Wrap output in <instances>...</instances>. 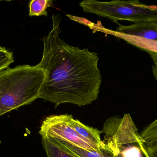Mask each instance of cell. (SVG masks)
I'll use <instances>...</instances> for the list:
<instances>
[{"label": "cell", "instance_id": "obj_1", "mask_svg": "<svg viewBox=\"0 0 157 157\" xmlns=\"http://www.w3.org/2000/svg\"><path fill=\"white\" fill-rule=\"evenodd\" d=\"M52 28L42 39L43 53L38 65L45 72L40 98L79 107L98 99L101 84L98 54L71 46L60 37V14L52 16Z\"/></svg>", "mask_w": 157, "mask_h": 157}, {"label": "cell", "instance_id": "obj_2", "mask_svg": "<svg viewBox=\"0 0 157 157\" xmlns=\"http://www.w3.org/2000/svg\"><path fill=\"white\" fill-rule=\"evenodd\" d=\"M45 79L38 65L0 71V116L40 98Z\"/></svg>", "mask_w": 157, "mask_h": 157}, {"label": "cell", "instance_id": "obj_3", "mask_svg": "<svg viewBox=\"0 0 157 157\" xmlns=\"http://www.w3.org/2000/svg\"><path fill=\"white\" fill-rule=\"evenodd\" d=\"M101 132L105 135L102 141L111 149L113 157H149L144 142L128 113L122 118L108 119Z\"/></svg>", "mask_w": 157, "mask_h": 157}, {"label": "cell", "instance_id": "obj_4", "mask_svg": "<svg viewBox=\"0 0 157 157\" xmlns=\"http://www.w3.org/2000/svg\"><path fill=\"white\" fill-rule=\"evenodd\" d=\"M85 13L109 18L115 23L127 20L135 23L157 22V6H148L137 0L102 2L85 0L79 3Z\"/></svg>", "mask_w": 157, "mask_h": 157}, {"label": "cell", "instance_id": "obj_5", "mask_svg": "<svg viewBox=\"0 0 157 157\" xmlns=\"http://www.w3.org/2000/svg\"><path fill=\"white\" fill-rule=\"evenodd\" d=\"M39 133L42 138L51 137L59 139L86 150H99L105 145L103 142L101 146H98L80 136L68 125L66 114L53 115L47 117L42 121Z\"/></svg>", "mask_w": 157, "mask_h": 157}, {"label": "cell", "instance_id": "obj_6", "mask_svg": "<svg viewBox=\"0 0 157 157\" xmlns=\"http://www.w3.org/2000/svg\"><path fill=\"white\" fill-rule=\"evenodd\" d=\"M119 25L116 32L157 41V22H141L127 26Z\"/></svg>", "mask_w": 157, "mask_h": 157}, {"label": "cell", "instance_id": "obj_7", "mask_svg": "<svg viewBox=\"0 0 157 157\" xmlns=\"http://www.w3.org/2000/svg\"><path fill=\"white\" fill-rule=\"evenodd\" d=\"M66 119L68 125L80 136L91 141L98 146L101 147L102 145L103 142L101 140L100 137L101 131H100L97 129L85 125L78 120H75L71 115L66 114Z\"/></svg>", "mask_w": 157, "mask_h": 157}, {"label": "cell", "instance_id": "obj_8", "mask_svg": "<svg viewBox=\"0 0 157 157\" xmlns=\"http://www.w3.org/2000/svg\"><path fill=\"white\" fill-rule=\"evenodd\" d=\"M59 143L74 155L78 157H113L111 149L105 143L104 146L98 150H88L75 146L65 141L56 139Z\"/></svg>", "mask_w": 157, "mask_h": 157}, {"label": "cell", "instance_id": "obj_9", "mask_svg": "<svg viewBox=\"0 0 157 157\" xmlns=\"http://www.w3.org/2000/svg\"><path fill=\"white\" fill-rule=\"evenodd\" d=\"M112 34L141 49L147 52H152L157 53V41L122 34L116 31H112Z\"/></svg>", "mask_w": 157, "mask_h": 157}, {"label": "cell", "instance_id": "obj_10", "mask_svg": "<svg viewBox=\"0 0 157 157\" xmlns=\"http://www.w3.org/2000/svg\"><path fill=\"white\" fill-rule=\"evenodd\" d=\"M42 142L48 157H78L66 149L56 139L43 138Z\"/></svg>", "mask_w": 157, "mask_h": 157}, {"label": "cell", "instance_id": "obj_11", "mask_svg": "<svg viewBox=\"0 0 157 157\" xmlns=\"http://www.w3.org/2000/svg\"><path fill=\"white\" fill-rule=\"evenodd\" d=\"M51 0H32L30 1L29 6V16H41L48 14L47 9L53 3Z\"/></svg>", "mask_w": 157, "mask_h": 157}, {"label": "cell", "instance_id": "obj_12", "mask_svg": "<svg viewBox=\"0 0 157 157\" xmlns=\"http://www.w3.org/2000/svg\"><path fill=\"white\" fill-rule=\"evenodd\" d=\"M139 134L147 146L157 143V119L146 126Z\"/></svg>", "mask_w": 157, "mask_h": 157}, {"label": "cell", "instance_id": "obj_13", "mask_svg": "<svg viewBox=\"0 0 157 157\" xmlns=\"http://www.w3.org/2000/svg\"><path fill=\"white\" fill-rule=\"evenodd\" d=\"M13 62V53L0 46V71L8 68Z\"/></svg>", "mask_w": 157, "mask_h": 157}, {"label": "cell", "instance_id": "obj_14", "mask_svg": "<svg viewBox=\"0 0 157 157\" xmlns=\"http://www.w3.org/2000/svg\"><path fill=\"white\" fill-rule=\"evenodd\" d=\"M147 52L149 53L154 63V65H152V71L154 77L157 82V53L152 52Z\"/></svg>", "mask_w": 157, "mask_h": 157}, {"label": "cell", "instance_id": "obj_15", "mask_svg": "<svg viewBox=\"0 0 157 157\" xmlns=\"http://www.w3.org/2000/svg\"><path fill=\"white\" fill-rule=\"evenodd\" d=\"M146 148L149 157H157V143L149 146H146Z\"/></svg>", "mask_w": 157, "mask_h": 157}]
</instances>
